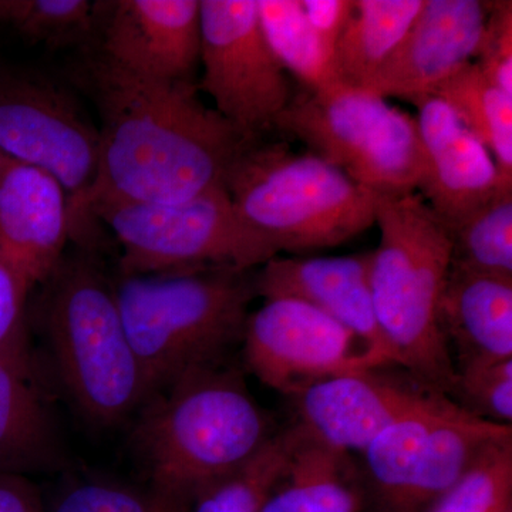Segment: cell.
Listing matches in <instances>:
<instances>
[{
	"mask_svg": "<svg viewBox=\"0 0 512 512\" xmlns=\"http://www.w3.org/2000/svg\"><path fill=\"white\" fill-rule=\"evenodd\" d=\"M86 52L73 79L100 121L90 211L100 202L175 204L225 187L232 164L255 141L208 107L197 84L148 79L90 46Z\"/></svg>",
	"mask_w": 512,
	"mask_h": 512,
	"instance_id": "1",
	"label": "cell"
},
{
	"mask_svg": "<svg viewBox=\"0 0 512 512\" xmlns=\"http://www.w3.org/2000/svg\"><path fill=\"white\" fill-rule=\"evenodd\" d=\"M237 367L188 373L141 406L134 447L154 497L187 503L278 433Z\"/></svg>",
	"mask_w": 512,
	"mask_h": 512,
	"instance_id": "2",
	"label": "cell"
},
{
	"mask_svg": "<svg viewBox=\"0 0 512 512\" xmlns=\"http://www.w3.org/2000/svg\"><path fill=\"white\" fill-rule=\"evenodd\" d=\"M114 293L150 397L188 373L227 363L258 296L254 272L234 268L121 276Z\"/></svg>",
	"mask_w": 512,
	"mask_h": 512,
	"instance_id": "3",
	"label": "cell"
},
{
	"mask_svg": "<svg viewBox=\"0 0 512 512\" xmlns=\"http://www.w3.org/2000/svg\"><path fill=\"white\" fill-rule=\"evenodd\" d=\"M379 247L370 286L377 322L397 365L447 396L456 369L441 333V295L451 269V238L420 194L377 195Z\"/></svg>",
	"mask_w": 512,
	"mask_h": 512,
	"instance_id": "4",
	"label": "cell"
},
{
	"mask_svg": "<svg viewBox=\"0 0 512 512\" xmlns=\"http://www.w3.org/2000/svg\"><path fill=\"white\" fill-rule=\"evenodd\" d=\"M40 325L63 389L84 420L109 429L150 392L103 269L90 251L64 258L46 279Z\"/></svg>",
	"mask_w": 512,
	"mask_h": 512,
	"instance_id": "5",
	"label": "cell"
},
{
	"mask_svg": "<svg viewBox=\"0 0 512 512\" xmlns=\"http://www.w3.org/2000/svg\"><path fill=\"white\" fill-rule=\"evenodd\" d=\"M225 188L249 227L278 254L339 247L376 224L375 192L284 143L249 144Z\"/></svg>",
	"mask_w": 512,
	"mask_h": 512,
	"instance_id": "6",
	"label": "cell"
},
{
	"mask_svg": "<svg viewBox=\"0 0 512 512\" xmlns=\"http://www.w3.org/2000/svg\"><path fill=\"white\" fill-rule=\"evenodd\" d=\"M274 128L377 195L417 191L421 146L416 117L367 90L343 83L320 92L303 89Z\"/></svg>",
	"mask_w": 512,
	"mask_h": 512,
	"instance_id": "7",
	"label": "cell"
},
{
	"mask_svg": "<svg viewBox=\"0 0 512 512\" xmlns=\"http://www.w3.org/2000/svg\"><path fill=\"white\" fill-rule=\"evenodd\" d=\"M92 212L120 242L121 276L254 271L279 256L241 217L225 187L175 204L100 202Z\"/></svg>",
	"mask_w": 512,
	"mask_h": 512,
	"instance_id": "8",
	"label": "cell"
},
{
	"mask_svg": "<svg viewBox=\"0 0 512 512\" xmlns=\"http://www.w3.org/2000/svg\"><path fill=\"white\" fill-rule=\"evenodd\" d=\"M99 151V130L72 94L40 74L0 67V153L62 185L72 241L84 251L100 238L90 211Z\"/></svg>",
	"mask_w": 512,
	"mask_h": 512,
	"instance_id": "9",
	"label": "cell"
},
{
	"mask_svg": "<svg viewBox=\"0 0 512 512\" xmlns=\"http://www.w3.org/2000/svg\"><path fill=\"white\" fill-rule=\"evenodd\" d=\"M198 90L248 140H261L291 103L288 73L272 53L256 0H200Z\"/></svg>",
	"mask_w": 512,
	"mask_h": 512,
	"instance_id": "10",
	"label": "cell"
},
{
	"mask_svg": "<svg viewBox=\"0 0 512 512\" xmlns=\"http://www.w3.org/2000/svg\"><path fill=\"white\" fill-rule=\"evenodd\" d=\"M241 345L249 372L288 397L330 377L384 366L350 330L292 298L264 299L249 313Z\"/></svg>",
	"mask_w": 512,
	"mask_h": 512,
	"instance_id": "11",
	"label": "cell"
},
{
	"mask_svg": "<svg viewBox=\"0 0 512 512\" xmlns=\"http://www.w3.org/2000/svg\"><path fill=\"white\" fill-rule=\"evenodd\" d=\"M434 392L396 365L330 377L291 397L295 420L320 443L363 450L387 427L430 400Z\"/></svg>",
	"mask_w": 512,
	"mask_h": 512,
	"instance_id": "12",
	"label": "cell"
},
{
	"mask_svg": "<svg viewBox=\"0 0 512 512\" xmlns=\"http://www.w3.org/2000/svg\"><path fill=\"white\" fill-rule=\"evenodd\" d=\"M101 55L148 79L194 82L201 59L200 0L96 2Z\"/></svg>",
	"mask_w": 512,
	"mask_h": 512,
	"instance_id": "13",
	"label": "cell"
},
{
	"mask_svg": "<svg viewBox=\"0 0 512 512\" xmlns=\"http://www.w3.org/2000/svg\"><path fill=\"white\" fill-rule=\"evenodd\" d=\"M493 2L424 0L402 43L367 92L414 103L476 60Z\"/></svg>",
	"mask_w": 512,
	"mask_h": 512,
	"instance_id": "14",
	"label": "cell"
},
{
	"mask_svg": "<svg viewBox=\"0 0 512 512\" xmlns=\"http://www.w3.org/2000/svg\"><path fill=\"white\" fill-rule=\"evenodd\" d=\"M421 146L417 191L446 225L454 224L512 187L493 156L436 96L414 101Z\"/></svg>",
	"mask_w": 512,
	"mask_h": 512,
	"instance_id": "15",
	"label": "cell"
},
{
	"mask_svg": "<svg viewBox=\"0 0 512 512\" xmlns=\"http://www.w3.org/2000/svg\"><path fill=\"white\" fill-rule=\"evenodd\" d=\"M372 252L329 258H276L255 272L258 296L292 298L336 320L380 365H397L377 322L370 286Z\"/></svg>",
	"mask_w": 512,
	"mask_h": 512,
	"instance_id": "16",
	"label": "cell"
},
{
	"mask_svg": "<svg viewBox=\"0 0 512 512\" xmlns=\"http://www.w3.org/2000/svg\"><path fill=\"white\" fill-rule=\"evenodd\" d=\"M70 239L62 185L45 171L8 158L0 173V254L35 286L55 272Z\"/></svg>",
	"mask_w": 512,
	"mask_h": 512,
	"instance_id": "17",
	"label": "cell"
},
{
	"mask_svg": "<svg viewBox=\"0 0 512 512\" xmlns=\"http://www.w3.org/2000/svg\"><path fill=\"white\" fill-rule=\"evenodd\" d=\"M67 463L32 350L0 353V474L56 473Z\"/></svg>",
	"mask_w": 512,
	"mask_h": 512,
	"instance_id": "18",
	"label": "cell"
},
{
	"mask_svg": "<svg viewBox=\"0 0 512 512\" xmlns=\"http://www.w3.org/2000/svg\"><path fill=\"white\" fill-rule=\"evenodd\" d=\"M439 322L454 369L512 359V276L451 265Z\"/></svg>",
	"mask_w": 512,
	"mask_h": 512,
	"instance_id": "19",
	"label": "cell"
},
{
	"mask_svg": "<svg viewBox=\"0 0 512 512\" xmlns=\"http://www.w3.org/2000/svg\"><path fill=\"white\" fill-rule=\"evenodd\" d=\"M285 476L261 512H360L363 491L349 453L313 439L298 424Z\"/></svg>",
	"mask_w": 512,
	"mask_h": 512,
	"instance_id": "20",
	"label": "cell"
},
{
	"mask_svg": "<svg viewBox=\"0 0 512 512\" xmlns=\"http://www.w3.org/2000/svg\"><path fill=\"white\" fill-rule=\"evenodd\" d=\"M424 0H355L340 36L335 64L340 83L367 90L389 62Z\"/></svg>",
	"mask_w": 512,
	"mask_h": 512,
	"instance_id": "21",
	"label": "cell"
},
{
	"mask_svg": "<svg viewBox=\"0 0 512 512\" xmlns=\"http://www.w3.org/2000/svg\"><path fill=\"white\" fill-rule=\"evenodd\" d=\"M448 403L444 394H434L362 451L367 484L379 512H400L431 427Z\"/></svg>",
	"mask_w": 512,
	"mask_h": 512,
	"instance_id": "22",
	"label": "cell"
},
{
	"mask_svg": "<svg viewBox=\"0 0 512 512\" xmlns=\"http://www.w3.org/2000/svg\"><path fill=\"white\" fill-rule=\"evenodd\" d=\"M295 443L293 424L265 444L242 466L198 491L187 503L151 498L153 512H261L285 476Z\"/></svg>",
	"mask_w": 512,
	"mask_h": 512,
	"instance_id": "23",
	"label": "cell"
},
{
	"mask_svg": "<svg viewBox=\"0 0 512 512\" xmlns=\"http://www.w3.org/2000/svg\"><path fill=\"white\" fill-rule=\"evenodd\" d=\"M439 97L493 156L505 181L512 183V97L488 82L471 62L441 84Z\"/></svg>",
	"mask_w": 512,
	"mask_h": 512,
	"instance_id": "24",
	"label": "cell"
},
{
	"mask_svg": "<svg viewBox=\"0 0 512 512\" xmlns=\"http://www.w3.org/2000/svg\"><path fill=\"white\" fill-rule=\"evenodd\" d=\"M262 32L286 73L303 89L320 92L339 84L335 56L320 42L301 0H256Z\"/></svg>",
	"mask_w": 512,
	"mask_h": 512,
	"instance_id": "25",
	"label": "cell"
},
{
	"mask_svg": "<svg viewBox=\"0 0 512 512\" xmlns=\"http://www.w3.org/2000/svg\"><path fill=\"white\" fill-rule=\"evenodd\" d=\"M446 227L451 265L512 276V187L501 188L477 210Z\"/></svg>",
	"mask_w": 512,
	"mask_h": 512,
	"instance_id": "26",
	"label": "cell"
},
{
	"mask_svg": "<svg viewBox=\"0 0 512 512\" xmlns=\"http://www.w3.org/2000/svg\"><path fill=\"white\" fill-rule=\"evenodd\" d=\"M0 25L50 49L87 47L96 36V2L0 0Z\"/></svg>",
	"mask_w": 512,
	"mask_h": 512,
	"instance_id": "27",
	"label": "cell"
},
{
	"mask_svg": "<svg viewBox=\"0 0 512 512\" xmlns=\"http://www.w3.org/2000/svg\"><path fill=\"white\" fill-rule=\"evenodd\" d=\"M512 508V437L491 444L426 512H507Z\"/></svg>",
	"mask_w": 512,
	"mask_h": 512,
	"instance_id": "28",
	"label": "cell"
},
{
	"mask_svg": "<svg viewBox=\"0 0 512 512\" xmlns=\"http://www.w3.org/2000/svg\"><path fill=\"white\" fill-rule=\"evenodd\" d=\"M447 397L477 419L511 426L512 359L456 370Z\"/></svg>",
	"mask_w": 512,
	"mask_h": 512,
	"instance_id": "29",
	"label": "cell"
},
{
	"mask_svg": "<svg viewBox=\"0 0 512 512\" xmlns=\"http://www.w3.org/2000/svg\"><path fill=\"white\" fill-rule=\"evenodd\" d=\"M488 82L512 97V2L495 0L476 60Z\"/></svg>",
	"mask_w": 512,
	"mask_h": 512,
	"instance_id": "30",
	"label": "cell"
},
{
	"mask_svg": "<svg viewBox=\"0 0 512 512\" xmlns=\"http://www.w3.org/2000/svg\"><path fill=\"white\" fill-rule=\"evenodd\" d=\"M33 286L0 254V353L30 349L28 298Z\"/></svg>",
	"mask_w": 512,
	"mask_h": 512,
	"instance_id": "31",
	"label": "cell"
},
{
	"mask_svg": "<svg viewBox=\"0 0 512 512\" xmlns=\"http://www.w3.org/2000/svg\"><path fill=\"white\" fill-rule=\"evenodd\" d=\"M50 512H153L150 498L109 483H84L70 488Z\"/></svg>",
	"mask_w": 512,
	"mask_h": 512,
	"instance_id": "32",
	"label": "cell"
},
{
	"mask_svg": "<svg viewBox=\"0 0 512 512\" xmlns=\"http://www.w3.org/2000/svg\"><path fill=\"white\" fill-rule=\"evenodd\" d=\"M301 5L320 42L335 56L340 36L355 10V0H301Z\"/></svg>",
	"mask_w": 512,
	"mask_h": 512,
	"instance_id": "33",
	"label": "cell"
},
{
	"mask_svg": "<svg viewBox=\"0 0 512 512\" xmlns=\"http://www.w3.org/2000/svg\"><path fill=\"white\" fill-rule=\"evenodd\" d=\"M0 512H47L29 477L0 474Z\"/></svg>",
	"mask_w": 512,
	"mask_h": 512,
	"instance_id": "34",
	"label": "cell"
},
{
	"mask_svg": "<svg viewBox=\"0 0 512 512\" xmlns=\"http://www.w3.org/2000/svg\"><path fill=\"white\" fill-rule=\"evenodd\" d=\"M6 163H8V158L3 156L2 153H0V173H2L3 167H5Z\"/></svg>",
	"mask_w": 512,
	"mask_h": 512,
	"instance_id": "35",
	"label": "cell"
},
{
	"mask_svg": "<svg viewBox=\"0 0 512 512\" xmlns=\"http://www.w3.org/2000/svg\"><path fill=\"white\" fill-rule=\"evenodd\" d=\"M507 512H512V508H510V510H508Z\"/></svg>",
	"mask_w": 512,
	"mask_h": 512,
	"instance_id": "36",
	"label": "cell"
}]
</instances>
